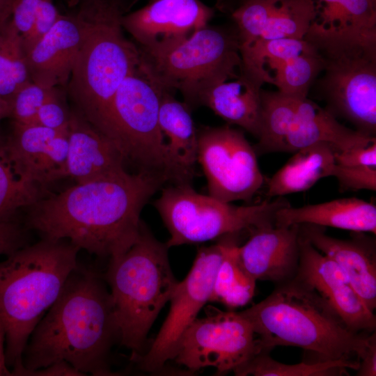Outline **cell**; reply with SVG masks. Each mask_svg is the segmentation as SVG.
Returning <instances> with one entry per match:
<instances>
[{
	"instance_id": "14",
	"label": "cell",
	"mask_w": 376,
	"mask_h": 376,
	"mask_svg": "<svg viewBox=\"0 0 376 376\" xmlns=\"http://www.w3.org/2000/svg\"><path fill=\"white\" fill-rule=\"evenodd\" d=\"M295 277L313 289L348 329L362 334L375 331V313L357 294L345 274L301 235L299 265Z\"/></svg>"
},
{
	"instance_id": "32",
	"label": "cell",
	"mask_w": 376,
	"mask_h": 376,
	"mask_svg": "<svg viewBox=\"0 0 376 376\" xmlns=\"http://www.w3.org/2000/svg\"><path fill=\"white\" fill-rule=\"evenodd\" d=\"M45 189L24 181L10 158L7 136L0 132V221L45 196Z\"/></svg>"
},
{
	"instance_id": "25",
	"label": "cell",
	"mask_w": 376,
	"mask_h": 376,
	"mask_svg": "<svg viewBox=\"0 0 376 376\" xmlns=\"http://www.w3.org/2000/svg\"><path fill=\"white\" fill-rule=\"evenodd\" d=\"M263 83L242 72L233 79L207 89L199 100L228 125H236L258 138Z\"/></svg>"
},
{
	"instance_id": "20",
	"label": "cell",
	"mask_w": 376,
	"mask_h": 376,
	"mask_svg": "<svg viewBox=\"0 0 376 376\" xmlns=\"http://www.w3.org/2000/svg\"><path fill=\"white\" fill-rule=\"evenodd\" d=\"M67 176L84 183L126 171L114 143L78 110L70 111L68 127Z\"/></svg>"
},
{
	"instance_id": "11",
	"label": "cell",
	"mask_w": 376,
	"mask_h": 376,
	"mask_svg": "<svg viewBox=\"0 0 376 376\" xmlns=\"http://www.w3.org/2000/svg\"><path fill=\"white\" fill-rule=\"evenodd\" d=\"M263 351L258 334L240 312L214 309L187 328L173 359L190 370L212 367L223 374Z\"/></svg>"
},
{
	"instance_id": "21",
	"label": "cell",
	"mask_w": 376,
	"mask_h": 376,
	"mask_svg": "<svg viewBox=\"0 0 376 376\" xmlns=\"http://www.w3.org/2000/svg\"><path fill=\"white\" fill-rule=\"evenodd\" d=\"M81 40V27L75 15H61L54 27L26 54L31 81L46 88L67 86Z\"/></svg>"
},
{
	"instance_id": "36",
	"label": "cell",
	"mask_w": 376,
	"mask_h": 376,
	"mask_svg": "<svg viewBox=\"0 0 376 376\" xmlns=\"http://www.w3.org/2000/svg\"><path fill=\"white\" fill-rule=\"evenodd\" d=\"M61 15L53 0L41 1L31 29L22 36L26 54L54 27Z\"/></svg>"
},
{
	"instance_id": "39",
	"label": "cell",
	"mask_w": 376,
	"mask_h": 376,
	"mask_svg": "<svg viewBox=\"0 0 376 376\" xmlns=\"http://www.w3.org/2000/svg\"><path fill=\"white\" fill-rule=\"evenodd\" d=\"M41 1H13L10 19L22 36L31 29Z\"/></svg>"
},
{
	"instance_id": "33",
	"label": "cell",
	"mask_w": 376,
	"mask_h": 376,
	"mask_svg": "<svg viewBox=\"0 0 376 376\" xmlns=\"http://www.w3.org/2000/svg\"><path fill=\"white\" fill-rule=\"evenodd\" d=\"M323 70L322 58L314 47L284 63L276 72L271 84L282 93L306 97L312 84Z\"/></svg>"
},
{
	"instance_id": "29",
	"label": "cell",
	"mask_w": 376,
	"mask_h": 376,
	"mask_svg": "<svg viewBox=\"0 0 376 376\" xmlns=\"http://www.w3.org/2000/svg\"><path fill=\"white\" fill-rule=\"evenodd\" d=\"M295 97L277 91L261 90V122L258 155L281 152L295 114Z\"/></svg>"
},
{
	"instance_id": "16",
	"label": "cell",
	"mask_w": 376,
	"mask_h": 376,
	"mask_svg": "<svg viewBox=\"0 0 376 376\" xmlns=\"http://www.w3.org/2000/svg\"><path fill=\"white\" fill-rule=\"evenodd\" d=\"M230 16L244 47L257 40L304 39L315 12L312 0H242Z\"/></svg>"
},
{
	"instance_id": "37",
	"label": "cell",
	"mask_w": 376,
	"mask_h": 376,
	"mask_svg": "<svg viewBox=\"0 0 376 376\" xmlns=\"http://www.w3.org/2000/svg\"><path fill=\"white\" fill-rule=\"evenodd\" d=\"M70 111L67 108L58 88L38 110L33 124L56 130L68 127Z\"/></svg>"
},
{
	"instance_id": "31",
	"label": "cell",
	"mask_w": 376,
	"mask_h": 376,
	"mask_svg": "<svg viewBox=\"0 0 376 376\" xmlns=\"http://www.w3.org/2000/svg\"><path fill=\"white\" fill-rule=\"evenodd\" d=\"M30 81L22 36L8 18L0 23V97L10 102Z\"/></svg>"
},
{
	"instance_id": "13",
	"label": "cell",
	"mask_w": 376,
	"mask_h": 376,
	"mask_svg": "<svg viewBox=\"0 0 376 376\" xmlns=\"http://www.w3.org/2000/svg\"><path fill=\"white\" fill-rule=\"evenodd\" d=\"M223 252L221 240L216 244L198 250L190 271L171 295L169 314L149 350L131 357L143 370L153 373L173 359L184 332L210 301Z\"/></svg>"
},
{
	"instance_id": "15",
	"label": "cell",
	"mask_w": 376,
	"mask_h": 376,
	"mask_svg": "<svg viewBox=\"0 0 376 376\" xmlns=\"http://www.w3.org/2000/svg\"><path fill=\"white\" fill-rule=\"evenodd\" d=\"M10 158L26 182L45 189L67 176L68 132L13 122L7 136Z\"/></svg>"
},
{
	"instance_id": "5",
	"label": "cell",
	"mask_w": 376,
	"mask_h": 376,
	"mask_svg": "<svg viewBox=\"0 0 376 376\" xmlns=\"http://www.w3.org/2000/svg\"><path fill=\"white\" fill-rule=\"evenodd\" d=\"M79 250L67 240L43 238L0 262V322L12 373L23 366L22 355L31 334L78 267Z\"/></svg>"
},
{
	"instance_id": "35",
	"label": "cell",
	"mask_w": 376,
	"mask_h": 376,
	"mask_svg": "<svg viewBox=\"0 0 376 376\" xmlns=\"http://www.w3.org/2000/svg\"><path fill=\"white\" fill-rule=\"evenodd\" d=\"M332 176L344 191L376 190V166H346L336 164Z\"/></svg>"
},
{
	"instance_id": "24",
	"label": "cell",
	"mask_w": 376,
	"mask_h": 376,
	"mask_svg": "<svg viewBox=\"0 0 376 376\" xmlns=\"http://www.w3.org/2000/svg\"><path fill=\"white\" fill-rule=\"evenodd\" d=\"M304 224L375 234L376 206L352 197L299 207L288 205L276 213V226Z\"/></svg>"
},
{
	"instance_id": "38",
	"label": "cell",
	"mask_w": 376,
	"mask_h": 376,
	"mask_svg": "<svg viewBox=\"0 0 376 376\" xmlns=\"http://www.w3.org/2000/svg\"><path fill=\"white\" fill-rule=\"evenodd\" d=\"M26 228L15 215L0 221V256H7L26 246Z\"/></svg>"
},
{
	"instance_id": "27",
	"label": "cell",
	"mask_w": 376,
	"mask_h": 376,
	"mask_svg": "<svg viewBox=\"0 0 376 376\" xmlns=\"http://www.w3.org/2000/svg\"><path fill=\"white\" fill-rule=\"evenodd\" d=\"M338 150L332 144L318 143L295 151L269 178L266 195L278 198L304 191L320 179L332 176Z\"/></svg>"
},
{
	"instance_id": "43",
	"label": "cell",
	"mask_w": 376,
	"mask_h": 376,
	"mask_svg": "<svg viewBox=\"0 0 376 376\" xmlns=\"http://www.w3.org/2000/svg\"><path fill=\"white\" fill-rule=\"evenodd\" d=\"M4 344H6L5 330L0 322V376L13 375L12 372L8 368Z\"/></svg>"
},
{
	"instance_id": "7",
	"label": "cell",
	"mask_w": 376,
	"mask_h": 376,
	"mask_svg": "<svg viewBox=\"0 0 376 376\" xmlns=\"http://www.w3.org/2000/svg\"><path fill=\"white\" fill-rule=\"evenodd\" d=\"M138 47L157 82L166 90L180 92L191 110L199 106L207 89L237 78L242 70L233 25L207 24L185 38Z\"/></svg>"
},
{
	"instance_id": "45",
	"label": "cell",
	"mask_w": 376,
	"mask_h": 376,
	"mask_svg": "<svg viewBox=\"0 0 376 376\" xmlns=\"http://www.w3.org/2000/svg\"><path fill=\"white\" fill-rule=\"evenodd\" d=\"M11 102L0 97V120L11 116Z\"/></svg>"
},
{
	"instance_id": "42",
	"label": "cell",
	"mask_w": 376,
	"mask_h": 376,
	"mask_svg": "<svg viewBox=\"0 0 376 376\" xmlns=\"http://www.w3.org/2000/svg\"><path fill=\"white\" fill-rule=\"evenodd\" d=\"M357 376L376 375V334H373L366 350L359 359Z\"/></svg>"
},
{
	"instance_id": "12",
	"label": "cell",
	"mask_w": 376,
	"mask_h": 376,
	"mask_svg": "<svg viewBox=\"0 0 376 376\" xmlns=\"http://www.w3.org/2000/svg\"><path fill=\"white\" fill-rule=\"evenodd\" d=\"M197 162L208 195L224 202L249 201L264 183L257 154L243 132L226 125L197 129Z\"/></svg>"
},
{
	"instance_id": "19",
	"label": "cell",
	"mask_w": 376,
	"mask_h": 376,
	"mask_svg": "<svg viewBox=\"0 0 376 376\" xmlns=\"http://www.w3.org/2000/svg\"><path fill=\"white\" fill-rule=\"evenodd\" d=\"M300 235L315 249L334 261L370 311L376 308L375 239L363 232H352V238L342 240L325 233L324 228L299 224Z\"/></svg>"
},
{
	"instance_id": "10",
	"label": "cell",
	"mask_w": 376,
	"mask_h": 376,
	"mask_svg": "<svg viewBox=\"0 0 376 376\" xmlns=\"http://www.w3.org/2000/svg\"><path fill=\"white\" fill-rule=\"evenodd\" d=\"M323 61L318 88L327 109L369 136L376 134V43L307 38ZM321 72V73H322Z\"/></svg>"
},
{
	"instance_id": "17",
	"label": "cell",
	"mask_w": 376,
	"mask_h": 376,
	"mask_svg": "<svg viewBox=\"0 0 376 376\" xmlns=\"http://www.w3.org/2000/svg\"><path fill=\"white\" fill-rule=\"evenodd\" d=\"M214 10L200 0H152L129 12L123 26L139 47L190 36L209 24Z\"/></svg>"
},
{
	"instance_id": "28",
	"label": "cell",
	"mask_w": 376,
	"mask_h": 376,
	"mask_svg": "<svg viewBox=\"0 0 376 376\" xmlns=\"http://www.w3.org/2000/svg\"><path fill=\"white\" fill-rule=\"evenodd\" d=\"M239 235L220 238L224 252L214 281L210 301L230 308L246 305L255 294L256 281L245 271L239 260Z\"/></svg>"
},
{
	"instance_id": "34",
	"label": "cell",
	"mask_w": 376,
	"mask_h": 376,
	"mask_svg": "<svg viewBox=\"0 0 376 376\" xmlns=\"http://www.w3.org/2000/svg\"><path fill=\"white\" fill-rule=\"evenodd\" d=\"M57 88H46L33 81L20 88L10 101L13 122L33 124L38 110Z\"/></svg>"
},
{
	"instance_id": "46",
	"label": "cell",
	"mask_w": 376,
	"mask_h": 376,
	"mask_svg": "<svg viewBox=\"0 0 376 376\" xmlns=\"http://www.w3.org/2000/svg\"><path fill=\"white\" fill-rule=\"evenodd\" d=\"M66 1L69 5H74L76 4L78 0H65Z\"/></svg>"
},
{
	"instance_id": "23",
	"label": "cell",
	"mask_w": 376,
	"mask_h": 376,
	"mask_svg": "<svg viewBox=\"0 0 376 376\" xmlns=\"http://www.w3.org/2000/svg\"><path fill=\"white\" fill-rule=\"evenodd\" d=\"M315 19L306 36L376 43V0H312Z\"/></svg>"
},
{
	"instance_id": "40",
	"label": "cell",
	"mask_w": 376,
	"mask_h": 376,
	"mask_svg": "<svg viewBox=\"0 0 376 376\" xmlns=\"http://www.w3.org/2000/svg\"><path fill=\"white\" fill-rule=\"evenodd\" d=\"M336 164L346 166H376V141L367 146L338 150L335 155Z\"/></svg>"
},
{
	"instance_id": "44",
	"label": "cell",
	"mask_w": 376,
	"mask_h": 376,
	"mask_svg": "<svg viewBox=\"0 0 376 376\" xmlns=\"http://www.w3.org/2000/svg\"><path fill=\"white\" fill-rule=\"evenodd\" d=\"M14 0H0V23L10 17Z\"/></svg>"
},
{
	"instance_id": "41",
	"label": "cell",
	"mask_w": 376,
	"mask_h": 376,
	"mask_svg": "<svg viewBox=\"0 0 376 376\" xmlns=\"http://www.w3.org/2000/svg\"><path fill=\"white\" fill-rule=\"evenodd\" d=\"M15 375L81 376L84 375V374L78 371L68 363L62 361L36 370H27L23 366L15 373Z\"/></svg>"
},
{
	"instance_id": "9",
	"label": "cell",
	"mask_w": 376,
	"mask_h": 376,
	"mask_svg": "<svg viewBox=\"0 0 376 376\" xmlns=\"http://www.w3.org/2000/svg\"><path fill=\"white\" fill-rule=\"evenodd\" d=\"M170 237L168 248L205 242L275 224V215L290 205L282 197L250 205H235L196 191L191 184L163 187L154 203Z\"/></svg>"
},
{
	"instance_id": "2",
	"label": "cell",
	"mask_w": 376,
	"mask_h": 376,
	"mask_svg": "<svg viewBox=\"0 0 376 376\" xmlns=\"http://www.w3.org/2000/svg\"><path fill=\"white\" fill-rule=\"evenodd\" d=\"M116 338L110 292L97 274L77 267L31 334L23 366L36 370L64 361L84 375H109V354Z\"/></svg>"
},
{
	"instance_id": "30",
	"label": "cell",
	"mask_w": 376,
	"mask_h": 376,
	"mask_svg": "<svg viewBox=\"0 0 376 376\" xmlns=\"http://www.w3.org/2000/svg\"><path fill=\"white\" fill-rule=\"evenodd\" d=\"M359 361L340 359L327 361H303L285 364L263 351L233 370L237 376H339L348 375V369L357 370Z\"/></svg>"
},
{
	"instance_id": "3",
	"label": "cell",
	"mask_w": 376,
	"mask_h": 376,
	"mask_svg": "<svg viewBox=\"0 0 376 376\" xmlns=\"http://www.w3.org/2000/svg\"><path fill=\"white\" fill-rule=\"evenodd\" d=\"M240 313L253 325L264 350L300 347L311 356L307 361H359L373 333L348 329L313 289L295 277L274 285L267 297Z\"/></svg>"
},
{
	"instance_id": "1",
	"label": "cell",
	"mask_w": 376,
	"mask_h": 376,
	"mask_svg": "<svg viewBox=\"0 0 376 376\" xmlns=\"http://www.w3.org/2000/svg\"><path fill=\"white\" fill-rule=\"evenodd\" d=\"M166 184L159 176L127 171L77 183L27 207L25 226L45 239L67 240L90 253L116 258L135 242L143 207Z\"/></svg>"
},
{
	"instance_id": "4",
	"label": "cell",
	"mask_w": 376,
	"mask_h": 376,
	"mask_svg": "<svg viewBox=\"0 0 376 376\" xmlns=\"http://www.w3.org/2000/svg\"><path fill=\"white\" fill-rule=\"evenodd\" d=\"M137 0H78L81 40L67 88L78 110L102 132L113 97L136 68L140 52L124 33L123 18Z\"/></svg>"
},
{
	"instance_id": "18",
	"label": "cell",
	"mask_w": 376,
	"mask_h": 376,
	"mask_svg": "<svg viewBox=\"0 0 376 376\" xmlns=\"http://www.w3.org/2000/svg\"><path fill=\"white\" fill-rule=\"evenodd\" d=\"M299 224L265 226L253 230L237 253L245 271L256 281L274 285L292 279L299 260Z\"/></svg>"
},
{
	"instance_id": "26",
	"label": "cell",
	"mask_w": 376,
	"mask_h": 376,
	"mask_svg": "<svg viewBox=\"0 0 376 376\" xmlns=\"http://www.w3.org/2000/svg\"><path fill=\"white\" fill-rule=\"evenodd\" d=\"M159 124L167 138L171 161L184 181L191 184L197 162V128L189 107L178 100L175 93L165 88L160 101Z\"/></svg>"
},
{
	"instance_id": "8",
	"label": "cell",
	"mask_w": 376,
	"mask_h": 376,
	"mask_svg": "<svg viewBox=\"0 0 376 376\" xmlns=\"http://www.w3.org/2000/svg\"><path fill=\"white\" fill-rule=\"evenodd\" d=\"M163 90L140 58L116 90L102 133L138 171L157 175L169 185L187 184L171 161L159 127Z\"/></svg>"
},
{
	"instance_id": "22",
	"label": "cell",
	"mask_w": 376,
	"mask_h": 376,
	"mask_svg": "<svg viewBox=\"0 0 376 376\" xmlns=\"http://www.w3.org/2000/svg\"><path fill=\"white\" fill-rule=\"evenodd\" d=\"M376 141L340 123L329 111L306 97H295V114L281 152H295L318 143H328L339 150L367 146Z\"/></svg>"
},
{
	"instance_id": "6",
	"label": "cell",
	"mask_w": 376,
	"mask_h": 376,
	"mask_svg": "<svg viewBox=\"0 0 376 376\" xmlns=\"http://www.w3.org/2000/svg\"><path fill=\"white\" fill-rule=\"evenodd\" d=\"M168 249L142 222L135 242L110 258L106 279L119 340L132 350V357L143 353L148 333L179 282L172 272Z\"/></svg>"
}]
</instances>
